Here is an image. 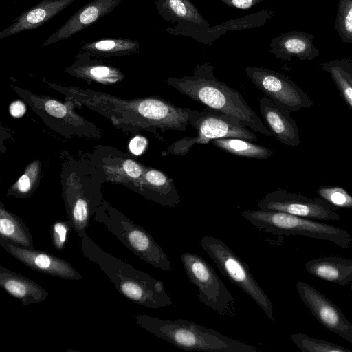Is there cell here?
I'll return each instance as SVG.
<instances>
[{
  "mask_svg": "<svg viewBox=\"0 0 352 352\" xmlns=\"http://www.w3.org/2000/svg\"><path fill=\"white\" fill-rule=\"evenodd\" d=\"M167 83L206 107L222 113L250 129L272 136L260 117L236 90L218 80L210 63L197 64L190 76L168 77Z\"/></svg>",
  "mask_w": 352,
  "mask_h": 352,
  "instance_id": "6da1fadb",
  "label": "cell"
},
{
  "mask_svg": "<svg viewBox=\"0 0 352 352\" xmlns=\"http://www.w3.org/2000/svg\"><path fill=\"white\" fill-rule=\"evenodd\" d=\"M81 250L82 255L96 264L127 299L150 309L173 305L161 280L105 252L87 233L82 237Z\"/></svg>",
  "mask_w": 352,
  "mask_h": 352,
  "instance_id": "7a4b0ae2",
  "label": "cell"
},
{
  "mask_svg": "<svg viewBox=\"0 0 352 352\" xmlns=\"http://www.w3.org/2000/svg\"><path fill=\"white\" fill-rule=\"evenodd\" d=\"M135 320L146 331L180 349L204 352H261L257 346L187 320H165L138 314Z\"/></svg>",
  "mask_w": 352,
  "mask_h": 352,
  "instance_id": "3957f363",
  "label": "cell"
},
{
  "mask_svg": "<svg viewBox=\"0 0 352 352\" xmlns=\"http://www.w3.org/2000/svg\"><path fill=\"white\" fill-rule=\"evenodd\" d=\"M242 217L256 228L278 235H298L333 242L347 249L352 243L351 235L336 226L278 211L245 210Z\"/></svg>",
  "mask_w": 352,
  "mask_h": 352,
  "instance_id": "277c9868",
  "label": "cell"
},
{
  "mask_svg": "<svg viewBox=\"0 0 352 352\" xmlns=\"http://www.w3.org/2000/svg\"><path fill=\"white\" fill-rule=\"evenodd\" d=\"M94 220L105 227L140 258L155 268L171 270L168 256L153 237L116 209L103 205L97 208Z\"/></svg>",
  "mask_w": 352,
  "mask_h": 352,
  "instance_id": "5b68a950",
  "label": "cell"
},
{
  "mask_svg": "<svg viewBox=\"0 0 352 352\" xmlns=\"http://www.w3.org/2000/svg\"><path fill=\"white\" fill-rule=\"evenodd\" d=\"M200 245L222 275L250 296L268 318L274 321L272 302L252 276L248 265L219 238L205 235L201 239Z\"/></svg>",
  "mask_w": 352,
  "mask_h": 352,
  "instance_id": "8992f818",
  "label": "cell"
},
{
  "mask_svg": "<svg viewBox=\"0 0 352 352\" xmlns=\"http://www.w3.org/2000/svg\"><path fill=\"white\" fill-rule=\"evenodd\" d=\"M181 260L189 281L198 289L199 301L222 316L235 317V299L210 264L191 252L183 253Z\"/></svg>",
  "mask_w": 352,
  "mask_h": 352,
  "instance_id": "52a82bcc",
  "label": "cell"
},
{
  "mask_svg": "<svg viewBox=\"0 0 352 352\" xmlns=\"http://www.w3.org/2000/svg\"><path fill=\"white\" fill-rule=\"evenodd\" d=\"M129 106L136 127L155 134L157 129L184 131L188 125L193 126L201 113L188 107L176 106L157 96L134 100Z\"/></svg>",
  "mask_w": 352,
  "mask_h": 352,
  "instance_id": "ba28073f",
  "label": "cell"
},
{
  "mask_svg": "<svg viewBox=\"0 0 352 352\" xmlns=\"http://www.w3.org/2000/svg\"><path fill=\"white\" fill-rule=\"evenodd\" d=\"M192 127L197 130V135L173 142L167 148L169 153L184 156L195 144H206L222 138H236L251 142L258 140L257 136L247 126L208 107L201 111Z\"/></svg>",
  "mask_w": 352,
  "mask_h": 352,
  "instance_id": "9c48e42d",
  "label": "cell"
},
{
  "mask_svg": "<svg viewBox=\"0 0 352 352\" xmlns=\"http://www.w3.org/2000/svg\"><path fill=\"white\" fill-rule=\"evenodd\" d=\"M248 78L266 96L289 111L309 108L314 103L294 82L278 72L265 67H247Z\"/></svg>",
  "mask_w": 352,
  "mask_h": 352,
  "instance_id": "30bf717a",
  "label": "cell"
},
{
  "mask_svg": "<svg viewBox=\"0 0 352 352\" xmlns=\"http://www.w3.org/2000/svg\"><path fill=\"white\" fill-rule=\"evenodd\" d=\"M259 209L278 211L313 220H339L337 208L322 199H311L278 189L269 192L260 200Z\"/></svg>",
  "mask_w": 352,
  "mask_h": 352,
  "instance_id": "8fae6325",
  "label": "cell"
},
{
  "mask_svg": "<svg viewBox=\"0 0 352 352\" xmlns=\"http://www.w3.org/2000/svg\"><path fill=\"white\" fill-rule=\"evenodd\" d=\"M296 286L303 303L319 323L352 344V324L341 309L310 285L298 281Z\"/></svg>",
  "mask_w": 352,
  "mask_h": 352,
  "instance_id": "7c38bea8",
  "label": "cell"
},
{
  "mask_svg": "<svg viewBox=\"0 0 352 352\" xmlns=\"http://www.w3.org/2000/svg\"><path fill=\"white\" fill-rule=\"evenodd\" d=\"M272 16L271 10L263 9L213 27L204 28L193 23H179L174 27L168 26L164 30L174 36L191 37L199 43L210 45L228 31L258 28Z\"/></svg>",
  "mask_w": 352,
  "mask_h": 352,
  "instance_id": "4fadbf2b",
  "label": "cell"
},
{
  "mask_svg": "<svg viewBox=\"0 0 352 352\" xmlns=\"http://www.w3.org/2000/svg\"><path fill=\"white\" fill-rule=\"evenodd\" d=\"M0 245L30 269L61 278L79 280L82 276L66 260L45 251L15 245L0 238Z\"/></svg>",
  "mask_w": 352,
  "mask_h": 352,
  "instance_id": "5bb4252c",
  "label": "cell"
},
{
  "mask_svg": "<svg viewBox=\"0 0 352 352\" xmlns=\"http://www.w3.org/2000/svg\"><path fill=\"white\" fill-rule=\"evenodd\" d=\"M121 1L93 0L85 4L54 32L41 47H45L68 38L95 23L100 18L112 12Z\"/></svg>",
  "mask_w": 352,
  "mask_h": 352,
  "instance_id": "9a60e30c",
  "label": "cell"
},
{
  "mask_svg": "<svg viewBox=\"0 0 352 352\" xmlns=\"http://www.w3.org/2000/svg\"><path fill=\"white\" fill-rule=\"evenodd\" d=\"M259 109L266 126L278 141L292 147L300 144L299 128L287 109L265 96L260 99Z\"/></svg>",
  "mask_w": 352,
  "mask_h": 352,
  "instance_id": "2e32d148",
  "label": "cell"
},
{
  "mask_svg": "<svg viewBox=\"0 0 352 352\" xmlns=\"http://www.w3.org/2000/svg\"><path fill=\"white\" fill-rule=\"evenodd\" d=\"M314 40L311 34L292 30L272 38L270 51L280 60L290 61L297 58L300 60H313L320 54Z\"/></svg>",
  "mask_w": 352,
  "mask_h": 352,
  "instance_id": "e0dca14e",
  "label": "cell"
},
{
  "mask_svg": "<svg viewBox=\"0 0 352 352\" xmlns=\"http://www.w3.org/2000/svg\"><path fill=\"white\" fill-rule=\"evenodd\" d=\"M75 0H42L22 12L13 23L0 32V38L16 34L24 30L37 28L47 23Z\"/></svg>",
  "mask_w": 352,
  "mask_h": 352,
  "instance_id": "ac0fdd59",
  "label": "cell"
},
{
  "mask_svg": "<svg viewBox=\"0 0 352 352\" xmlns=\"http://www.w3.org/2000/svg\"><path fill=\"white\" fill-rule=\"evenodd\" d=\"M140 192L163 206L174 207L180 203V195L173 179L152 168L144 170Z\"/></svg>",
  "mask_w": 352,
  "mask_h": 352,
  "instance_id": "d6986e66",
  "label": "cell"
},
{
  "mask_svg": "<svg viewBox=\"0 0 352 352\" xmlns=\"http://www.w3.org/2000/svg\"><path fill=\"white\" fill-rule=\"evenodd\" d=\"M0 287L23 305L44 301L49 292L29 278L0 265Z\"/></svg>",
  "mask_w": 352,
  "mask_h": 352,
  "instance_id": "ffe728a7",
  "label": "cell"
},
{
  "mask_svg": "<svg viewBox=\"0 0 352 352\" xmlns=\"http://www.w3.org/2000/svg\"><path fill=\"white\" fill-rule=\"evenodd\" d=\"M311 275L342 286L352 282V259L339 256L313 258L305 264Z\"/></svg>",
  "mask_w": 352,
  "mask_h": 352,
  "instance_id": "44dd1931",
  "label": "cell"
},
{
  "mask_svg": "<svg viewBox=\"0 0 352 352\" xmlns=\"http://www.w3.org/2000/svg\"><path fill=\"white\" fill-rule=\"evenodd\" d=\"M158 13L164 20L172 23H193L207 28L206 21L190 0H156Z\"/></svg>",
  "mask_w": 352,
  "mask_h": 352,
  "instance_id": "7402d4cb",
  "label": "cell"
},
{
  "mask_svg": "<svg viewBox=\"0 0 352 352\" xmlns=\"http://www.w3.org/2000/svg\"><path fill=\"white\" fill-rule=\"evenodd\" d=\"M0 238L11 243L34 249V242L30 230L24 221L0 205Z\"/></svg>",
  "mask_w": 352,
  "mask_h": 352,
  "instance_id": "603a6c76",
  "label": "cell"
},
{
  "mask_svg": "<svg viewBox=\"0 0 352 352\" xmlns=\"http://www.w3.org/2000/svg\"><path fill=\"white\" fill-rule=\"evenodd\" d=\"M336 85L340 97L352 111V59H336L321 63Z\"/></svg>",
  "mask_w": 352,
  "mask_h": 352,
  "instance_id": "cb8c5ba5",
  "label": "cell"
},
{
  "mask_svg": "<svg viewBox=\"0 0 352 352\" xmlns=\"http://www.w3.org/2000/svg\"><path fill=\"white\" fill-rule=\"evenodd\" d=\"M81 50L96 56H123L137 52L140 43L128 38H102L85 43Z\"/></svg>",
  "mask_w": 352,
  "mask_h": 352,
  "instance_id": "d4e9b609",
  "label": "cell"
},
{
  "mask_svg": "<svg viewBox=\"0 0 352 352\" xmlns=\"http://www.w3.org/2000/svg\"><path fill=\"white\" fill-rule=\"evenodd\" d=\"M211 142L226 153L242 157L265 160L273 154L271 149L241 138H222L213 140Z\"/></svg>",
  "mask_w": 352,
  "mask_h": 352,
  "instance_id": "484cf974",
  "label": "cell"
},
{
  "mask_svg": "<svg viewBox=\"0 0 352 352\" xmlns=\"http://www.w3.org/2000/svg\"><path fill=\"white\" fill-rule=\"evenodd\" d=\"M72 69L78 75L103 83H113L122 77V74L117 68L94 60H78Z\"/></svg>",
  "mask_w": 352,
  "mask_h": 352,
  "instance_id": "4316f807",
  "label": "cell"
},
{
  "mask_svg": "<svg viewBox=\"0 0 352 352\" xmlns=\"http://www.w3.org/2000/svg\"><path fill=\"white\" fill-rule=\"evenodd\" d=\"M290 338L302 352H351L349 349L342 346L327 340L313 338L302 333H293Z\"/></svg>",
  "mask_w": 352,
  "mask_h": 352,
  "instance_id": "83f0119b",
  "label": "cell"
},
{
  "mask_svg": "<svg viewBox=\"0 0 352 352\" xmlns=\"http://www.w3.org/2000/svg\"><path fill=\"white\" fill-rule=\"evenodd\" d=\"M334 28L342 42L352 45V0H339Z\"/></svg>",
  "mask_w": 352,
  "mask_h": 352,
  "instance_id": "f1b7e54d",
  "label": "cell"
},
{
  "mask_svg": "<svg viewBox=\"0 0 352 352\" xmlns=\"http://www.w3.org/2000/svg\"><path fill=\"white\" fill-rule=\"evenodd\" d=\"M319 197L337 208H352V196L339 186H322L317 190Z\"/></svg>",
  "mask_w": 352,
  "mask_h": 352,
  "instance_id": "f546056e",
  "label": "cell"
},
{
  "mask_svg": "<svg viewBox=\"0 0 352 352\" xmlns=\"http://www.w3.org/2000/svg\"><path fill=\"white\" fill-rule=\"evenodd\" d=\"M73 228L70 221H56L50 228V236L54 247L58 250L65 248Z\"/></svg>",
  "mask_w": 352,
  "mask_h": 352,
  "instance_id": "4dcf8cb0",
  "label": "cell"
},
{
  "mask_svg": "<svg viewBox=\"0 0 352 352\" xmlns=\"http://www.w3.org/2000/svg\"><path fill=\"white\" fill-rule=\"evenodd\" d=\"M30 168V166L28 167L25 174L19 178L14 185V190L19 195L22 196L28 194L34 186V179H32V178H35L36 176L30 174L32 168Z\"/></svg>",
  "mask_w": 352,
  "mask_h": 352,
  "instance_id": "1f68e13d",
  "label": "cell"
},
{
  "mask_svg": "<svg viewBox=\"0 0 352 352\" xmlns=\"http://www.w3.org/2000/svg\"><path fill=\"white\" fill-rule=\"evenodd\" d=\"M122 168L129 177L135 179H143L145 168L135 161L131 160L124 161Z\"/></svg>",
  "mask_w": 352,
  "mask_h": 352,
  "instance_id": "d6a6232c",
  "label": "cell"
},
{
  "mask_svg": "<svg viewBox=\"0 0 352 352\" xmlns=\"http://www.w3.org/2000/svg\"><path fill=\"white\" fill-rule=\"evenodd\" d=\"M45 109L50 115L58 118L64 117L67 113L66 107L54 100H50L45 102Z\"/></svg>",
  "mask_w": 352,
  "mask_h": 352,
  "instance_id": "836d02e7",
  "label": "cell"
},
{
  "mask_svg": "<svg viewBox=\"0 0 352 352\" xmlns=\"http://www.w3.org/2000/svg\"><path fill=\"white\" fill-rule=\"evenodd\" d=\"M229 7L247 10L262 2L263 0H219Z\"/></svg>",
  "mask_w": 352,
  "mask_h": 352,
  "instance_id": "e575fe53",
  "label": "cell"
},
{
  "mask_svg": "<svg viewBox=\"0 0 352 352\" xmlns=\"http://www.w3.org/2000/svg\"><path fill=\"white\" fill-rule=\"evenodd\" d=\"M147 146V140L142 136H135L129 142V148L130 151L135 155H141Z\"/></svg>",
  "mask_w": 352,
  "mask_h": 352,
  "instance_id": "d590c367",
  "label": "cell"
},
{
  "mask_svg": "<svg viewBox=\"0 0 352 352\" xmlns=\"http://www.w3.org/2000/svg\"><path fill=\"white\" fill-rule=\"evenodd\" d=\"M25 111L26 107L21 101H14L10 105V113L14 118L22 117Z\"/></svg>",
  "mask_w": 352,
  "mask_h": 352,
  "instance_id": "8d00e7d4",
  "label": "cell"
},
{
  "mask_svg": "<svg viewBox=\"0 0 352 352\" xmlns=\"http://www.w3.org/2000/svg\"><path fill=\"white\" fill-rule=\"evenodd\" d=\"M350 289H351V294H352V284H351V285L350 287Z\"/></svg>",
  "mask_w": 352,
  "mask_h": 352,
  "instance_id": "74e56055",
  "label": "cell"
}]
</instances>
